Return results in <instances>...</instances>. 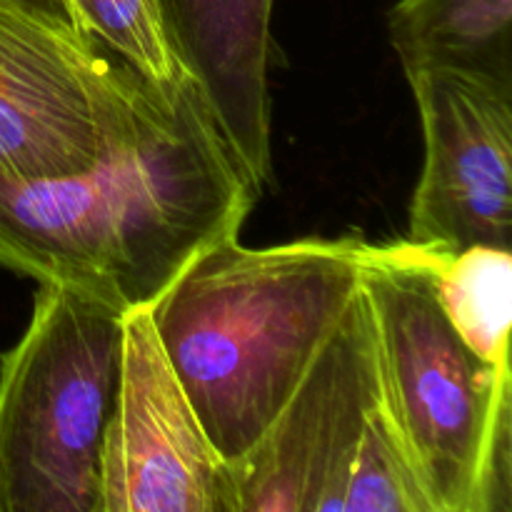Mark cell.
<instances>
[{
  "mask_svg": "<svg viewBox=\"0 0 512 512\" xmlns=\"http://www.w3.org/2000/svg\"><path fill=\"white\" fill-rule=\"evenodd\" d=\"M260 190L188 78L93 168L0 175V265L125 315L153 305L200 250L238 238Z\"/></svg>",
  "mask_w": 512,
  "mask_h": 512,
  "instance_id": "6da1fadb",
  "label": "cell"
},
{
  "mask_svg": "<svg viewBox=\"0 0 512 512\" xmlns=\"http://www.w3.org/2000/svg\"><path fill=\"white\" fill-rule=\"evenodd\" d=\"M368 243L305 238L200 250L148 305L160 345L230 465L265 435L363 280Z\"/></svg>",
  "mask_w": 512,
  "mask_h": 512,
  "instance_id": "7a4b0ae2",
  "label": "cell"
},
{
  "mask_svg": "<svg viewBox=\"0 0 512 512\" xmlns=\"http://www.w3.org/2000/svg\"><path fill=\"white\" fill-rule=\"evenodd\" d=\"M380 403L433 512H475L485 453L512 430V368L473 353L433 295L410 240L365 248Z\"/></svg>",
  "mask_w": 512,
  "mask_h": 512,
  "instance_id": "3957f363",
  "label": "cell"
},
{
  "mask_svg": "<svg viewBox=\"0 0 512 512\" xmlns=\"http://www.w3.org/2000/svg\"><path fill=\"white\" fill-rule=\"evenodd\" d=\"M123 315L40 283L0 358V512H100V455L120 373Z\"/></svg>",
  "mask_w": 512,
  "mask_h": 512,
  "instance_id": "277c9868",
  "label": "cell"
},
{
  "mask_svg": "<svg viewBox=\"0 0 512 512\" xmlns=\"http://www.w3.org/2000/svg\"><path fill=\"white\" fill-rule=\"evenodd\" d=\"M178 85L148 83L100 40L0 0V175L93 168L135 138Z\"/></svg>",
  "mask_w": 512,
  "mask_h": 512,
  "instance_id": "5b68a950",
  "label": "cell"
},
{
  "mask_svg": "<svg viewBox=\"0 0 512 512\" xmlns=\"http://www.w3.org/2000/svg\"><path fill=\"white\" fill-rule=\"evenodd\" d=\"M100 512H240L233 465L205 433L148 308L123 315Z\"/></svg>",
  "mask_w": 512,
  "mask_h": 512,
  "instance_id": "8992f818",
  "label": "cell"
},
{
  "mask_svg": "<svg viewBox=\"0 0 512 512\" xmlns=\"http://www.w3.org/2000/svg\"><path fill=\"white\" fill-rule=\"evenodd\" d=\"M380 403L363 285L275 415L233 465L240 512H335L370 413Z\"/></svg>",
  "mask_w": 512,
  "mask_h": 512,
  "instance_id": "52a82bcc",
  "label": "cell"
},
{
  "mask_svg": "<svg viewBox=\"0 0 512 512\" xmlns=\"http://www.w3.org/2000/svg\"><path fill=\"white\" fill-rule=\"evenodd\" d=\"M405 75L425 143L408 240L512 250V80L448 65Z\"/></svg>",
  "mask_w": 512,
  "mask_h": 512,
  "instance_id": "ba28073f",
  "label": "cell"
},
{
  "mask_svg": "<svg viewBox=\"0 0 512 512\" xmlns=\"http://www.w3.org/2000/svg\"><path fill=\"white\" fill-rule=\"evenodd\" d=\"M170 45L260 188L273 178L275 0H158Z\"/></svg>",
  "mask_w": 512,
  "mask_h": 512,
  "instance_id": "9c48e42d",
  "label": "cell"
},
{
  "mask_svg": "<svg viewBox=\"0 0 512 512\" xmlns=\"http://www.w3.org/2000/svg\"><path fill=\"white\" fill-rule=\"evenodd\" d=\"M388 25L405 73L448 65L512 80V0H400Z\"/></svg>",
  "mask_w": 512,
  "mask_h": 512,
  "instance_id": "30bf717a",
  "label": "cell"
},
{
  "mask_svg": "<svg viewBox=\"0 0 512 512\" xmlns=\"http://www.w3.org/2000/svg\"><path fill=\"white\" fill-rule=\"evenodd\" d=\"M440 310L458 338L490 365H510L512 250L413 243Z\"/></svg>",
  "mask_w": 512,
  "mask_h": 512,
  "instance_id": "8fae6325",
  "label": "cell"
},
{
  "mask_svg": "<svg viewBox=\"0 0 512 512\" xmlns=\"http://www.w3.org/2000/svg\"><path fill=\"white\" fill-rule=\"evenodd\" d=\"M335 512H433L403 438L383 403L370 413L358 440Z\"/></svg>",
  "mask_w": 512,
  "mask_h": 512,
  "instance_id": "7c38bea8",
  "label": "cell"
},
{
  "mask_svg": "<svg viewBox=\"0 0 512 512\" xmlns=\"http://www.w3.org/2000/svg\"><path fill=\"white\" fill-rule=\"evenodd\" d=\"M83 35L100 40L153 85H178L190 75L180 65L158 0H63Z\"/></svg>",
  "mask_w": 512,
  "mask_h": 512,
  "instance_id": "4fadbf2b",
  "label": "cell"
},
{
  "mask_svg": "<svg viewBox=\"0 0 512 512\" xmlns=\"http://www.w3.org/2000/svg\"><path fill=\"white\" fill-rule=\"evenodd\" d=\"M13 8L23 10V13L33 15V18L43 20V23L55 25V28H65V30H78L70 20L68 10H65L63 0H5ZM80 33V30H78Z\"/></svg>",
  "mask_w": 512,
  "mask_h": 512,
  "instance_id": "5bb4252c",
  "label": "cell"
}]
</instances>
